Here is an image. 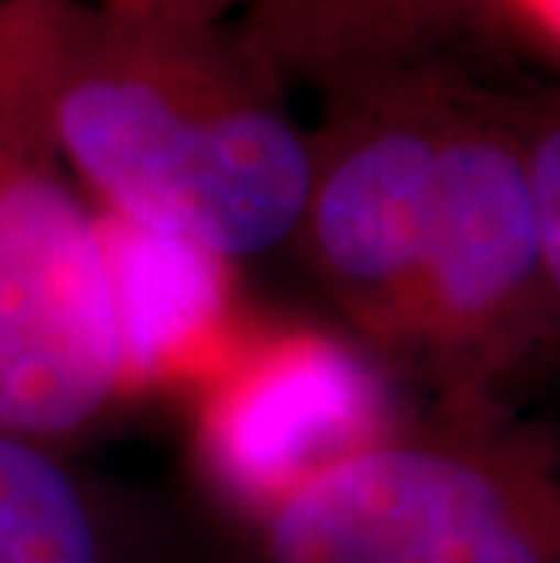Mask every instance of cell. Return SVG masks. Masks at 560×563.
I'll return each mask as SVG.
<instances>
[{
  "label": "cell",
  "mask_w": 560,
  "mask_h": 563,
  "mask_svg": "<svg viewBox=\"0 0 560 563\" xmlns=\"http://www.w3.org/2000/svg\"><path fill=\"white\" fill-rule=\"evenodd\" d=\"M0 84L99 214L241 266L292 244L309 131L237 26H161L95 0H0Z\"/></svg>",
  "instance_id": "6da1fadb"
},
{
  "label": "cell",
  "mask_w": 560,
  "mask_h": 563,
  "mask_svg": "<svg viewBox=\"0 0 560 563\" xmlns=\"http://www.w3.org/2000/svg\"><path fill=\"white\" fill-rule=\"evenodd\" d=\"M262 563H560V448L437 404L255 523Z\"/></svg>",
  "instance_id": "7a4b0ae2"
},
{
  "label": "cell",
  "mask_w": 560,
  "mask_h": 563,
  "mask_svg": "<svg viewBox=\"0 0 560 563\" xmlns=\"http://www.w3.org/2000/svg\"><path fill=\"white\" fill-rule=\"evenodd\" d=\"M528 142V106L459 84L400 364L437 404L506 411L560 353Z\"/></svg>",
  "instance_id": "3957f363"
},
{
  "label": "cell",
  "mask_w": 560,
  "mask_h": 563,
  "mask_svg": "<svg viewBox=\"0 0 560 563\" xmlns=\"http://www.w3.org/2000/svg\"><path fill=\"white\" fill-rule=\"evenodd\" d=\"M459 80L393 69L325 91L309 131V189L292 247L342 328L386 367L408 353L440 146Z\"/></svg>",
  "instance_id": "277c9868"
},
{
  "label": "cell",
  "mask_w": 560,
  "mask_h": 563,
  "mask_svg": "<svg viewBox=\"0 0 560 563\" xmlns=\"http://www.w3.org/2000/svg\"><path fill=\"white\" fill-rule=\"evenodd\" d=\"M117 411L99 214L0 84V429L63 451Z\"/></svg>",
  "instance_id": "5b68a950"
},
{
  "label": "cell",
  "mask_w": 560,
  "mask_h": 563,
  "mask_svg": "<svg viewBox=\"0 0 560 563\" xmlns=\"http://www.w3.org/2000/svg\"><path fill=\"white\" fill-rule=\"evenodd\" d=\"M186 415L197 481L252 527L400 422L389 367L364 342L262 309Z\"/></svg>",
  "instance_id": "8992f818"
},
{
  "label": "cell",
  "mask_w": 560,
  "mask_h": 563,
  "mask_svg": "<svg viewBox=\"0 0 560 563\" xmlns=\"http://www.w3.org/2000/svg\"><path fill=\"white\" fill-rule=\"evenodd\" d=\"M99 241L124 407L186 404L226 364L255 317L237 266L110 214H99Z\"/></svg>",
  "instance_id": "52a82bcc"
},
{
  "label": "cell",
  "mask_w": 560,
  "mask_h": 563,
  "mask_svg": "<svg viewBox=\"0 0 560 563\" xmlns=\"http://www.w3.org/2000/svg\"><path fill=\"white\" fill-rule=\"evenodd\" d=\"M498 0H255L237 22L277 80L339 84L440 66V52ZM506 4V0H503Z\"/></svg>",
  "instance_id": "ba28073f"
},
{
  "label": "cell",
  "mask_w": 560,
  "mask_h": 563,
  "mask_svg": "<svg viewBox=\"0 0 560 563\" xmlns=\"http://www.w3.org/2000/svg\"><path fill=\"white\" fill-rule=\"evenodd\" d=\"M0 563H142L102 487L52 443L0 429Z\"/></svg>",
  "instance_id": "9c48e42d"
},
{
  "label": "cell",
  "mask_w": 560,
  "mask_h": 563,
  "mask_svg": "<svg viewBox=\"0 0 560 563\" xmlns=\"http://www.w3.org/2000/svg\"><path fill=\"white\" fill-rule=\"evenodd\" d=\"M528 157H531L535 208H539V230H542L546 280H550L553 317L560 334V95L553 102L531 106Z\"/></svg>",
  "instance_id": "30bf717a"
},
{
  "label": "cell",
  "mask_w": 560,
  "mask_h": 563,
  "mask_svg": "<svg viewBox=\"0 0 560 563\" xmlns=\"http://www.w3.org/2000/svg\"><path fill=\"white\" fill-rule=\"evenodd\" d=\"M102 11L131 22H161V26H237L255 0H95Z\"/></svg>",
  "instance_id": "8fae6325"
},
{
  "label": "cell",
  "mask_w": 560,
  "mask_h": 563,
  "mask_svg": "<svg viewBox=\"0 0 560 563\" xmlns=\"http://www.w3.org/2000/svg\"><path fill=\"white\" fill-rule=\"evenodd\" d=\"M506 4L520 8V15L560 47V0H506Z\"/></svg>",
  "instance_id": "7c38bea8"
},
{
  "label": "cell",
  "mask_w": 560,
  "mask_h": 563,
  "mask_svg": "<svg viewBox=\"0 0 560 563\" xmlns=\"http://www.w3.org/2000/svg\"><path fill=\"white\" fill-rule=\"evenodd\" d=\"M553 440H557V448H560V433H557V437H553Z\"/></svg>",
  "instance_id": "4fadbf2b"
}]
</instances>
